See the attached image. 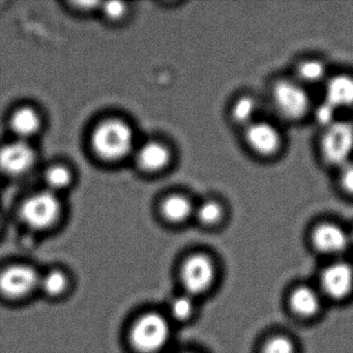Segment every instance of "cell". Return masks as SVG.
<instances>
[{
	"instance_id": "603a6c76",
	"label": "cell",
	"mask_w": 353,
	"mask_h": 353,
	"mask_svg": "<svg viewBox=\"0 0 353 353\" xmlns=\"http://www.w3.org/2000/svg\"><path fill=\"white\" fill-rule=\"evenodd\" d=\"M45 181L50 188L51 192L61 191L67 189L72 183V173L67 167L57 165L51 167L45 173Z\"/></svg>"
},
{
	"instance_id": "d6986e66",
	"label": "cell",
	"mask_w": 353,
	"mask_h": 353,
	"mask_svg": "<svg viewBox=\"0 0 353 353\" xmlns=\"http://www.w3.org/2000/svg\"><path fill=\"white\" fill-rule=\"evenodd\" d=\"M195 206L189 198L183 195H172L162 204L163 216L171 223H183L194 216Z\"/></svg>"
},
{
	"instance_id": "5bb4252c",
	"label": "cell",
	"mask_w": 353,
	"mask_h": 353,
	"mask_svg": "<svg viewBox=\"0 0 353 353\" xmlns=\"http://www.w3.org/2000/svg\"><path fill=\"white\" fill-rule=\"evenodd\" d=\"M34 159V150L28 141L12 142L0 148V170L12 176L23 174L30 170Z\"/></svg>"
},
{
	"instance_id": "277c9868",
	"label": "cell",
	"mask_w": 353,
	"mask_h": 353,
	"mask_svg": "<svg viewBox=\"0 0 353 353\" xmlns=\"http://www.w3.org/2000/svg\"><path fill=\"white\" fill-rule=\"evenodd\" d=\"M133 144L131 127L119 119L100 123L92 135V148L103 160H121L132 152Z\"/></svg>"
},
{
	"instance_id": "ba28073f",
	"label": "cell",
	"mask_w": 353,
	"mask_h": 353,
	"mask_svg": "<svg viewBox=\"0 0 353 353\" xmlns=\"http://www.w3.org/2000/svg\"><path fill=\"white\" fill-rule=\"evenodd\" d=\"M216 274V265L210 256L203 253L189 256L181 268L185 293L196 299L198 295L208 292L214 284Z\"/></svg>"
},
{
	"instance_id": "9c48e42d",
	"label": "cell",
	"mask_w": 353,
	"mask_h": 353,
	"mask_svg": "<svg viewBox=\"0 0 353 353\" xmlns=\"http://www.w3.org/2000/svg\"><path fill=\"white\" fill-rule=\"evenodd\" d=\"M310 241L316 251L326 256L342 255L350 247L349 230L334 221H319L310 231Z\"/></svg>"
},
{
	"instance_id": "52a82bcc",
	"label": "cell",
	"mask_w": 353,
	"mask_h": 353,
	"mask_svg": "<svg viewBox=\"0 0 353 353\" xmlns=\"http://www.w3.org/2000/svg\"><path fill=\"white\" fill-rule=\"evenodd\" d=\"M61 205L53 192H42L28 198L20 208V216L30 228L46 230L59 221Z\"/></svg>"
},
{
	"instance_id": "9a60e30c",
	"label": "cell",
	"mask_w": 353,
	"mask_h": 353,
	"mask_svg": "<svg viewBox=\"0 0 353 353\" xmlns=\"http://www.w3.org/2000/svg\"><path fill=\"white\" fill-rule=\"evenodd\" d=\"M289 307L299 317H314L321 310L322 294L317 289L301 285L291 291Z\"/></svg>"
},
{
	"instance_id": "f1b7e54d",
	"label": "cell",
	"mask_w": 353,
	"mask_h": 353,
	"mask_svg": "<svg viewBox=\"0 0 353 353\" xmlns=\"http://www.w3.org/2000/svg\"><path fill=\"white\" fill-rule=\"evenodd\" d=\"M183 353H193V352H183Z\"/></svg>"
},
{
	"instance_id": "6da1fadb",
	"label": "cell",
	"mask_w": 353,
	"mask_h": 353,
	"mask_svg": "<svg viewBox=\"0 0 353 353\" xmlns=\"http://www.w3.org/2000/svg\"><path fill=\"white\" fill-rule=\"evenodd\" d=\"M266 108L274 114L278 123H303L310 119L315 101L311 90L293 79L290 75L279 76L268 85Z\"/></svg>"
},
{
	"instance_id": "30bf717a",
	"label": "cell",
	"mask_w": 353,
	"mask_h": 353,
	"mask_svg": "<svg viewBox=\"0 0 353 353\" xmlns=\"http://www.w3.org/2000/svg\"><path fill=\"white\" fill-rule=\"evenodd\" d=\"M320 293L332 301H343L353 292V266L338 260L328 264L320 274Z\"/></svg>"
},
{
	"instance_id": "cb8c5ba5",
	"label": "cell",
	"mask_w": 353,
	"mask_h": 353,
	"mask_svg": "<svg viewBox=\"0 0 353 353\" xmlns=\"http://www.w3.org/2000/svg\"><path fill=\"white\" fill-rule=\"evenodd\" d=\"M334 172L338 191L345 197L353 199V160L343 165Z\"/></svg>"
},
{
	"instance_id": "7a4b0ae2",
	"label": "cell",
	"mask_w": 353,
	"mask_h": 353,
	"mask_svg": "<svg viewBox=\"0 0 353 353\" xmlns=\"http://www.w3.org/2000/svg\"><path fill=\"white\" fill-rule=\"evenodd\" d=\"M316 145L322 164L334 171L352 161V119L341 117L332 125L320 130Z\"/></svg>"
},
{
	"instance_id": "8fae6325",
	"label": "cell",
	"mask_w": 353,
	"mask_h": 353,
	"mask_svg": "<svg viewBox=\"0 0 353 353\" xmlns=\"http://www.w3.org/2000/svg\"><path fill=\"white\" fill-rule=\"evenodd\" d=\"M266 108L265 101L250 92L237 94L231 100L228 108V117L231 125L239 131L263 117Z\"/></svg>"
},
{
	"instance_id": "4fadbf2b",
	"label": "cell",
	"mask_w": 353,
	"mask_h": 353,
	"mask_svg": "<svg viewBox=\"0 0 353 353\" xmlns=\"http://www.w3.org/2000/svg\"><path fill=\"white\" fill-rule=\"evenodd\" d=\"M330 74L332 71L325 59L318 55H305V57H299L294 61L289 75L305 88L311 90L312 88H317V86L322 88Z\"/></svg>"
},
{
	"instance_id": "d4e9b609",
	"label": "cell",
	"mask_w": 353,
	"mask_h": 353,
	"mask_svg": "<svg viewBox=\"0 0 353 353\" xmlns=\"http://www.w3.org/2000/svg\"><path fill=\"white\" fill-rule=\"evenodd\" d=\"M296 347L292 339L284 334H276L268 339L263 344L261 353H295Z\"/></svg>"
},
{
	"instance_id": "ac0fdd59",
	"label": "cell",
	"mask_w": 353,
	"mask_h": 353,
	"mask_svg": "<svg viewBox=\"0 0 353 353\" xmlns=\"http://www.w3.org/2000/svg\"><path fill=\"white\" fill-rule=\"evenodd\" d=\"M227 208L222 200L218 198H208L195 206L194 216L205 227H216L222 224L226 218Z\"/></svg>"
},
{
	"instance_id": "8992f818",
	"label": "cell",
	"mask_w": 353,
	"mask_h": 353,
	"mask_svg": "<svg viewBox=\"0 0 353 353\" xmlns=\"http://www.w3.org/2000/svg\"><path fill=\"white\" fill-rule=\"evenodd\" d=\"M41 274L30 264L14 263L0 270V296L19 301L38 290Z\"/></svg>"
},
{
	"instance_id": "7402d4cb",
	"label": "cell",
	"mask_w": 353,
	"mask_h": 353,
	"mask_svg": "<svg viewBox=\"0 0 353 353\" xmlns=\"http://www.w3.org/2000/svg\"><path fill=\"white\" fill-rule=\"evenodd\" d=\"M341 117H343V115L336 108H334L332 105L328 104L326 101L321 99L319 102H315V104H314L310 119H312L314 125L320 131V130L324 129V128L328 127L334 121H338Z\"/></svg>"
},
{
	"instance_id": "5b68a950",
	"label": "cell",
	"mask_w": 353,
	"mask_h": 353,
	"mask_svg": "<svg viewBox=\"0 0 353 353\" xmlns=\"http://www.w3.org/2000/svg\"><path fill=\"white\" fill-rule=\"evenodd\" d=\"M172 334L166 316L157 312L142 314L132 325L130 342L140 353L161 352L168 345Z\"/></svg>"
},
{
	"instance_id": "e0dca14e",
	"label": "cell",
	"mask_w": 353,
	"mask_h": 353,
	"mask_svg": "<svg viewBox=\"0 0 353 353\" xmlns=\"http://www.w3.org/2000/svg\"><path fill=\"white\" fill-rule=\"evenodd\" d=\"M12 131L22 141L38 133L41 128L40 115L30 107L18 109L11 119Z\"/></svg>"
},
{
	"instance_id": "484cf974",
	"label": "cell",
	"mask_w": 353,
	"mask_h": 353,
	"mask_svg": "<svg viewBox=\"0 0 353 353\" xmlns=\"http://www.w3.org/2000/svg\"><path fill=\"white\" fill-rule=\"evenodd\" d=\"M104 13L109 19L117 20L121 19L125 15L127 8L125 3H119V1H112V3H107L104 5Z\"/></svg>"
},
{
	"instance_id": "4316f807",
	"label": "cell",
	"mask_w": 353,
	"mask_h": 353,
	"mask_svg": "<svg viewBox=\"0 0 353 353\" xmlns=\"http://www.w3.org/2000/svg\"><path fill=\"white\" fill-rule=\"evenodd\" d=\"M349 237H350V245H353V227L349 230Z\"/></svg>"
},
{
	"instance_id": "44dd1931",
	"label": "cell",
	"mask_w": 353,
	"mask_h": 353,
	"mask_svg": "<svg viewBox=\"0 0 353 353\" xmlns=\"http://www.w3.org/2000/svg\"><path fill=\"white\" fill-rule=\"evenodd\" d=\"M195 311V297L187 293L173 297L169 305V316L177 322H185L191 319Z\"/></svg>"
},
{
	"instance_id": "ffe728a7",
	"label": "cell",
	"mask_w": 353,
	"mask_h": 353,
	"mask_svg": "<svg viewBox=\"0 0 353 353\" xmlns=\"http://www.w3.org/2000/svg\"><path fill=\"white\" fill-rule=\"evenodd\" d=\"M70 282L67 274L61 270H49L45 274H41L39 290L47 296L59 297L65 294Z\"/></svg>"
},
{
	"instance_id": "83f0119b",
	"label": "cell",
	"mask_w": 353,
	"mask_h": 353,
	"mask_svg": "<svg viewBox=\"0 0 353 353\" xmlns=\"http://www.w3.org/2000/svg\"><path fill=\"white\" fill-rule=\"evenodd\" d=\"M0 226H1V219H0Z\"/></svg>"
},
{
	"instance_id": "2e32d148",
	"label": "cell",
	"mask_w": 353,
	"mask_h": 353,
	"mask_svg": "<svg viewBox=\"0 0 353 353\" xmlns=\"http://www.w3.org/2000/svg\"><path fill=\"white\" fill-rule=\"evenodd\" d=\"M136 161L142 170L146 172H158L163 170L170 162V152L163 144L148 142L139 148Z\"/></svg>"
},
{
	"instance_id": "3957f363",
	"label": "cell",
	"mask_w": 353,
	"mask_h": 353,
	"mask_svg": "<svg viewBox=\"0 0 353 353\" xmlns=\"http://www.w3.org/2000/svg\"><path fill=\"white\" fill-rule=\"evenodd\" d=\"M245 150L262 161L279 158L284 152L285 135L282 125L276 119L261 117L241 131Z\"/></svg>"
},
{
	"instance_id": "7c38bea8",
	"label": "cell",
	"mask_w": 353,
	"mask_h": 353,
	"mask_svg": "<svg viewBox=\"0 0 353 353\" xmlns=\"http://www.w3.org/2000/svg\"><path fill=\"white\" fill-rule=\"evenodd\" d=\"M321 88L322 100L332 105L341 114L353 110V73L332 72Z\"/></svg>"
}]
</instances>
